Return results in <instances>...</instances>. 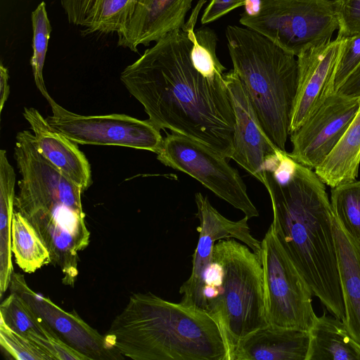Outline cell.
Wrapping results in <instances>:
<instances>
[{
    "mask_svg": "<svg viewBox=\"0 0 360 360\" xmlns=\"http://www.w3.org/2000/svg\"><path fill=\"white\" fill-rule=\"evenodd\" d=\"M191 48L187 32L174 30L127 66L120 79L159 129L231 158L235 114L224 77L210 79L198 72Z\"/></svg>",
    "mask_w": 360,
    "mask_h": 360,
    "instance_id": "6da1fadb",
    "label": "cell"
},
{
    "mask_svg": "<svg viewBox=\"0 0 360 360\" xmlns=\"http://www.w3.org/2000/svg\"><path fill=\"white\" fill-rule=\"evenodd\" d=\"M271 202V224L313 295L330 314L345 321L337 252L334 213L325 183L312 169L295 161L286 179L277 181L266 171Z\"/></svg>",
    "mask_w": 360,
    "mask_h": 360,
    "instance_id": "7a4b0ae2",
    "label": "cell"
},
{
    "mask_svg": "<svg viewBox=\"0 0 360 360\" xmlns=\"http://www.w3.org/2000/svg\"><path fill=\"white\" fill-rule=\"evenodd\" d=\"M14 158L21 179L15 208L32 225L47 247L51 264L63 274L64 285L74 287L78 252L89 244L82 188L38 150L29 131L18 133Z\"/></svg>",
    "mask_w": 360,
    "mask_h": 360,
    "instance_id": "3957f363",
    "label": "cell"
},
{
    "mask_svg": "<svg viewBox=\"0 0 360 360\" xmlns=\"http://www.w3.org/2000/svg\"><path fill=\"white\" fill-rule=\"evenodd\" d=\"M104 336L135 360H230L225 336L210 314L150 292L133 294Z\"/></svg>",
    "mask_w": 360,
    "mask_h": 360,
    "instance_id": "277c9868",
    "label": "cell"
},
{
    "mask_svg": "<svg viewBox=\"0 0 360 360\" xmlns=\"http://www.w3.org/2000/svg\"><path fill=\"white\" fill-rule=\"evenodd\" d=\"M233 71L243 84L264 132L285 150L298 85L295 56L248 27L229 25Z\"/></svg>",
    "mask_w": 360,
    "mask_h": 360,
    "instance_id": "5b68a950",
    "label": "cell"
},
{
    "mask_svg": "<svg viewBox=\"0 0 360 360\" xmlns=\"http://www.w3.org/2000/svg\"><path fill=\"white\" fill-rule=\"evenodd\" d=\"M204 311L219 324L230 360L239 342L268 324L259 257L235 238L215 243L205 278Z\"/></svg>",
    "mask_w": 360,
    "mask_h": 360,
    "instance_id": "8992f818",
    "label": "cell"
},
{
    "mask_svg": "<svg viewBox=\"0 0 360 360\" xmlns=\"http://www.w3.org/2000/svg\"><path fill=\"white\" fill-rule=\"evenodd\" d=\"M239 22L298 56L331 41L339 28L337 0H262L258 14Z\"/></svg>",
    "mask_w": 360,
    "mask_h": 360,
    "instance_id": "52a82bcc",
    "label": "cell"
},
{
    "mask_svg": "<svg viewBox=\"0 0 360 360\" xmlns=\"http://www.w3.org/2000/svg\"><path fill=\"white\" fill-rule=\"evenodd\" d=\"M268 324L309 332L314 321L312 290L271 224L261 241Z\"/></svg>",
    "mask_w": 360,
    "mask_h": 360,
    "instance_id": "ba28073f",
    "label": "cell"
},
{
    "mask_svg": "<svg viewBox=\"0 0 360 360\" xmlns=\"http://www.w3.org/2000/svg\"><path fill=\"white\" fill-rule=\"evenodd\" d=\"M157 155L160 162L195 179L249 219L259 216L238 171L212 150L190 138L172 133L163 139Z\"/></svg>",
    "mask_w": 360,
    "mask_h": 360,
    "instance_id": "9c48e42d",
    "label": "cell"
},
{
    "mask_svg": "<svg viewBox=\"0 0 360 360\" xmlns=\"http://www.w3.org/2000/svg\"><path fill=\"white\" fill-rule=\"evenodd\" d=\"M52 115L46 117L56 131L79 144L119 146L149 150L156 154L163 138L160 129L150 120L124 114L82 115L48 101Z\"/></svg>",
    "mask_w": 360,
    "mask_h": 360,
    "instance_id": "30bf717a",
    "label": "cell"
},
{
    "mask_svg": "<svg viewBox=\"0 0 360 360\" xmlns=\"http://www.w3.org/2000/svg\"><path fill=\"white\" fill-rule=\"evenodd\" d=\"M197 206L195 217L199 220V238L193 255L191 276L181 285V303L204 310L205 278L212 259L215 242L220 239L235 238L245 244L260 257L261 242L254 238L245 216L238 221L228 219L221 214L201 193L195 194Z\"/></svg>",
    "mask_w": 360,
    "mask_h": 360,
    "instance_id": "8fae6325",
    "label": "cell"
},
{
    "mask_svg": "<svg viewBox=\"0 0 360 360\" xmlns=\"http://www.w3.org/2000/svg\"><path fill=\"white\" fill-rule=\"evenodd\" d=\"M359 106V96L340 93L329 95L318 109L294 132L288 153L295 162L316 169L339 141Z\"/></svg>",
    "mask_w": 360,
    "mask_h": 360,
    "instance_id": "7c38bea8",
    "label": "cell"
},
{
    "mask_svg": "<svg viewBox=\"0 0 360 360\" xmlns=\"http://www.w3.org/2000/svg\"><path fill=\"white\" fill-rule=\"evenodd\" d=\"M9 289L20 295L61 340L89 360L123 359L108 344L105 336L87 324L75 310L66 311L49 298L33 291L21 274L13 272Z\"/></svg>",
    "mask_w": 360,
    "mask_h": 360,
    "instance_id": "4fadbf2b",
    "label": "cell"
},
{
    "mask_svg": "<svg viewBox=\"0 0 360 360\" xmlns=\"http://www.w3.org/2000/svg\"><path fill=\"white\" fill-rule=\"evenodd\" d=\"M224 79L235 114L231 159L264 186L266 165L279 148L264 132L248 92L233 70L224 74Z\"/></svg>",
    "mask_w": 360,
    "mask_h": 360,
    "instance_id": "5bb4252c",
    "label": "cell"
},
{
    "mask_svg": "<svg viewBox=\"0 0 360 360\" xmlns=\"http://www.w3.org/2000/svg\"><path fill=\"white\" fill-rule=\"evenodd\" d=\"M347 38L309 48L297 56L298 85L290 125L296 131L333 94L335 71Z\"/></svg>",
    "mask_w": 360,
    "mask_h": 360,
    "instance_id": "9a60e30c",
    "label": "cell"
},
{
    "mask_svg": "<svg viewBox=\"0 0 360 360\" xmlns=\"http://www.w3.org/2000/svg\"><path fill=\"white\" fill-rule=\"evenodd\" d=\"M193 0H136L131 19L119 34L117 44L137 52L185 25Z\"/></svg>",
    "mask_w": 360,
    "mask_h": 360,
    "instance_id": "2e32d148",
    "label": "cell"
},
{
    "mask_svg": "<svg viewBox=\"0 0 360 360\" xmlns=\"http://www.w3.org/2000/svg\"><path fill=\"white\" fill-rule=\"evenodd\" d=\"M23 116L41 155L83 192L86 191L92 183L91 166L77 143L53 129L37 109L25 108Z\"/></svg>",
    "mask_w": 360,
    "mask_h": 360,
    "instance_id": "e0dca14e",
    "label": "cell"
},
{
    "mask_svg": "<svg viewBox=\"0 0 360 360\" xmlns=\"http://www.w3.org/2000/svg\"><path fill=\"white\" fill-rule=\"evenodd\" d=\"M309 342V332L269 323L241 340L231 360H306Z\"/></svg>",
    "mask_w": 360,
    "mask_h": 360,
    "instance_id": "ac0fdd59",
    "label": "cell"
},
{
    "mask_svg": "<svg viewBox=\"0 0 360 360\" xmlns=\"http://www.w3.org/2000/svg\"><path fill=\"white\" fill-rule=\"evenodd\" d=\"M333 229L345 307L344 323L360 345V243L345 231L335 217Z\"/></svg>",
    "mask_w": 360,
    "mask_h": 360,
    "instance_id": "d6986e66",
    "label": "cell"
},
{
    "mask_svg": "<svg viewBox=\"0 0 360 360\" xmlns=\"http://www.w3.org/2000/svg\"><path fill=\"white\" fill-rule=\"evenodd\" d=\"M309 335L306 360H360V345L344 321L326 310L315 317Z\"/></svg>",
    "mask_w": 360,
    "mask_h": 360,
    "instance_id": "ffe728a7",
    "label": "cell"
},
{
    "mask_svg": "<svg viewBox=\"0 0 360 360\" xmlns=\"http://www.w3.org/2000/svg\"><path fill=\"white\" fill-rule=\"evenodd\" d=\"M0 320L15 333L27 338L56 360L65 343L37 315L18 293L11 292L1 303Z\"/></svg>",
    "mask_w": 360,
    "mask_h": 360,
    "instance_id": "44dd1931",
    "label": "cell"
},
{
    "mask_svg": "<svg viewBox=\"0 0 360 360\" xmlns=\"http://www.w3.org/2000/svg\"><path fill=\"white\" fill-rule=\"evenodd\" d=\"M360 165L359 106L352 122L334 148L316 169L315 172L331 188L356 180Z\"/></svg>",
    "mask_w": 360,
    "mask_h": 360,
    "instance_id": "7402d4cb",
    "label": "cell"
},
{
    "mask_svg": "<svg viewBox=\"0 0 360 360\" xmlns=\"http://www.w3.org/2000/svg\"><path fill=\"white\" fill-rule=\"evenodd\" d=\"M12 252L15 263L26 273H33L51 263L50 252L28 220L14 210L12 221Z\"/></svg>",
    "mask_w": 360,
    "mask_h": 360,
    "instance_id": "603a6c76",
    "label": "cell"
},
{
    "mask_svg": "<svg viewBox=\"0 0 360 360\" xmlns=\"http://www.w3.org/2000/svg\"><path fill=\"white\" fill-rule=\"evenodd\" d=\"M136 0H94L84 27V35L120 34L129 23Z\"/></svg>",
    "mask_w": 360,
    "mask_h": 360,
    "instance_id": "cb8c5ba5",
    "label": "cell"
},
{
    "mask_svg": "<svg viewBox=\"0 0 360 360\" xmlns=\"http://www.w3.org/2000/svg\"><path fill=\"white\" fill-rule=\"evenodd\" d=\"M15 184L4 181L0 184V297L9 288L12 264V221L15 207Z\"/></svg>",
    "mask_w": 360,
    "mask_h": 360,
    "instance_id": "d4e9b609",
    "label": "cell"
},
{
    "mask_svg": "<svg viewBox=\"0 0 360 360\" xmlns=\"http://www.w3.org/2000/svg\"><path fill=\"white\" fill-rule=\"evenodd\" d=\"M330 203L335 218L345 231L360 243V180L332 188Z\"/></svg>",
    "mask_w": 360,
    "mask_h": 360,
    "instance_id": "484cf974",
    "label": "cell"
},
{
    "mask_svg": "<svg viewBox=\"0 0 360 360\" xmlns=\"http://www.w3.org/2000/svg\"><path fill=\"white\" fill-rule=\"evenodd\" d=\"M32 27V56L30 64L37 89L47 101L49 94L43 77V69L51 37V25L48 18L46 4L41 2L31 14Z\"/></svg>",
    "mask_w": 360,
    "mask_h": 360,
    "instance_id": "4316f807",
    "label": "cell"
},
{
    "mask_svg": "<svg viewBox=\"0 0 360 360\" xmlns=\"http://www.w3.org/2000/svg\"><path fill=\"white\" fill-rule=\"evenodd\" d=\"M1 346L17 360H53L38 345L15 333L0 320Z\"/></svg>",
    "mask_w": 360,
    "mask_h": 360,
    "instance_id": "83f0119b",
    "label": "cell"
},
{
    "mask_svg": "<svg viewBox=\"0 0 360 360\" xmlns=\"http://www.w3.org/2000/svg\"><path fill=\"white\" fill-rule=\"evenodd\" d=\"M360 67V34L347 37L333 82L337 93L348 78Z\"/></svg>",
    "mask_w": 360,
    "mask_h": 360,
    "instance_id": "f1b7e54d",
    "label": "cell"
},
{
    "mask_svg": "<svg viewBox=\"0 0 360 360\" xmlns=\"http://www.w3.org/2000/svg\"><path fill=\"white\" fill-rule=\"evenodd\" d=\"M339 18L338 36L360 34V0H337Z\"/></svg>",
    "mask_w": 360,
    "mask_h": 360,
    "instance_id": "f546056e",
    "label": "cell"
},
{
    "mask_svg": "<svg viewBox=\"0 0 360 360\" xmlns=\"http://www.w3.org/2000/svg\"><path fill=\"white\" fill-rule=\"evenodd\" d=\"M246 0H211L201 17V23L212 22L233 9L245 5Z\"/></svg>",
    "mask_w": 360,
    "mask_h": 360,
    "instance_id": "4dcf8cb0",
    "label": "cell"
},
{
    "mask_svg": "<svg viewBox=\"0 0 360 360\" xmlns=\"http://www.w3.org/2000/svg\"><path fill=\"white\" fill-rule=\"evenodd\" d=\"M94 0H60L69 22L82 23L88 18Z\"/></svg>",
    "mask_w": 360,
    "mask_h": 360,
    "instance_id": "1f68e13d",
    "label": "cell"
},
{
    "mask_svg": "<svg viewBox=\"0 0 360 360\" xmlns=\"http://www.w3.org/2000/svg\"><path fill=\"white\" fill-rule=\"evenodd\" d=\"M337 93L360 96V67L348 78Z\"/></svg>",
    "mask_w": 360,
    "mask_h": 360,
    "instance_id": "d6a6232c",
    "label": "cell"
},
{
    "mask_svg": "<svg viewBox=\"0 0 360 360\" xmlns=\"http://www.w3.org/2000/svg\"><path fill=\"white\" fill-rule=\"evenodd\" d=\"M8 69L1 63L0 65V112H1L4 106L9 95Z\"/></svg>",
    "mask_w": 360,
    "mask_h": 360,
    "instance_id": "836d02e7",
    "label": "cell"
},
{
    "mask_svg": "<svg viewBox=\"0 0 360 360\" xmlns=\"http://www.w3.org/2000/svg\"><path fill=\"white\" fill-rule=\"evenodd\" d=\"M245 6V13L253 16L260 11L262 6V0H246Z\"/></svg>",
    "mask_w": 360,
    "mask_h": 360,
    "instance_id": "e575fe53",
    "label": "cell"
}]
</instances>
